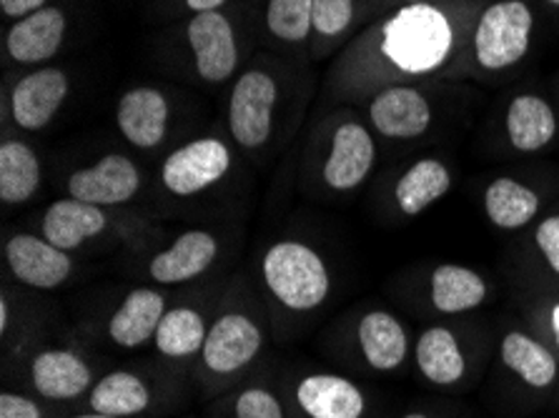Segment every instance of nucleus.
<instances>
[{"mask_svg":"<svg viewBox=\"0 0 559 418\" xmlns=\"http://www.w3.org/2000/svg\"><path fill=\"white\" fill-rule=\"evenodd\" d=\"M497 326L477 313L431 321L414 341V377L439 394L479 389L495 358Z\"/></svg>","mask_w":559,"mask_h":418,"instance_id":"nucleus-4","label":"nucleus"},{"mask_svg":"<svg viewBox=\"0 0 559 418\" xmlns=\"http://www.w3.org/2000/svg\"><path fill=\"white\" fill-rule=\"evenodd\" d=\"M437 88L421 83L386 85L367 98V123L377 139L396 146H409L437 131Z\"/></svg>","mask_w":559,"mask_h":418,"instance_id":"nucleus-17","label":"nucleus"},{"mask_svg":"<svg viewBox=\"0 0 559 418\" xmlns=\"http://www.w3.org/2000/svg\"><path fill=\"white\" fill-rule=\"evenodd\" d=\"M226 255V238L218 228L193 226L171 243L148 255L146 278L156 286H186L209 276Z\"/></svg>","mask_w":559,"mask_h":418,"instance_id":"nucleus-20","label":"nucleus"},{"mask_svg":"<svg viewBox=\"0 0 559 418\" xmlns=\"http://www.w3.org/2000/svg\"><path fill=\"white\" fill-rule=\"evenodd\" d=\"M98 366L75 348L48 346L31 356L28 383L48 404H71L86 398L98 383Z\"/></svg>","mask_w":559,"mask_h":418,"instance_id":"nucleus-23","label":"nucleus"},{"mask_svg":"<svg viewBox=\"0 0 559 418\" xmlns=\"http://www.w3.org/2000/svg\"><path fill=\"white\" fill-rule=\"evenodd\" d=\"M38 234L58 249L81 253L106 243H123L139 249L146 241L164 238V228L141 208H104L63 195V199L48 203L40 213Z\"/></svg>","mask_w":559,"mask_h":418,"instance_id":"nucleus-9","label":"nucleus"},{"mask_svg":"<svg viewBox=\"0 0 559 418\" xmlns=\"http://www.w3.org/2000/svg\"><path fill=\"white\" fill-rule=\"evenodd\" d=\"M174 366H156L154 371L114 369L98 379L86 396L88 411L118 418H143L168 408L179 394Z\"/></svg>","mask_w":559,"mask_h":418,"instance_id":"nucleus-16","label":"nucleus"},{"mask_svg":"<svg viewBox=\"0 0 559 418\" xmlns=\"http://www.w3.org/2000/svg\"><path fill=\"white\" fill-rule=\"evenodd\" d=\"M394 296L419 319L442 321L485 309L497 296V284L481 268L439 261L404 271Z\"/></svg>","mask_w":559,"mask_h":418,"instance_id":"nucleus-10","label":"nucleus"},{"mask_svg":"<svg viewBox=\"0 0 559 418\" xmlns=\"http://www.w3.org/2000/svg\"><path fill=\"white\" fill-rule=\"evenodd\" d=\"M269 344V309L249 276H234L222 288L206 344L191 369L203 396L214 398L247 381Z\"/></svg>","mask_w":559,"mask_h":418,"instance_id":"nucleus-2","label":"nucleus"},{"mask_svg":"<svg viewBox=\"0 0 559 418\" xmlns=\"http://www.w3.org/2000/svg\"><path fill=\"white\" fill-rule=\"evenodd\" d=\"M537 15L530 0H487L477 5L467 43L456 61L454 75H481L497 79L514 71L530 56L535 43Z\"/></svg>","mask_w":559,"mask_h":418,"instance_id":"nucleus-8","label":"nucleus"},{"mask_svg":"<svg viewBox=\"0 0 559 418\" xmlns=\"http://www.w3.org/2000/svg\"><path fill=\"white\" fill-rule=\"evenodd\" d=\"M264 28L276 46L304 48L313 38V0H266Z\"/></svg>","mask_w":559,"mask_h":418,"instance_id":"nucleus-34","label":"nucleus"},{"mask_svg":"<svg viewBox=\"0 0 559 418\" xmlns=\"http://www.w3.org/2000/svg\"><path fill=\"white\" fill-rule=\"evenodd\" d=\"M44 183V166L38 153L21 139H5L0 146V203L21 208L31 203Z\"/></svg>","mask_w":559,"mask_h":418,"instance_id":"nucleus-30","label":"nucleus"},{"mask_svg":"<svg viewBox=\"0 0 559 418\" xmlns=\"http://www.w3.org/2000/svg\"><path fill=\"white\" fill-rule=\"evenodd\" d=\"M512 291L520 321L559 356V288L512 284Z\"/></svg>","mask_w":559,"mask_h":418,"instance_id":"nucleus-33","label":"nucleus"},{"mask_svg":"<svg viewBox=\"0 0 559 418\" xmlns=\"http://www.w3.org/2000/svg\"><path fill=\"white\" fill-rule=\"evenodd\" d=\"M0 418H48L44 398H33L19 391L0 394Z\"/></svg>","mask_w":559,"mask_h":418,"instance_id":"nucleus-35","label":"nucleus"},{"mask_svg":"<svg viewBox=\"0 0 559 418\" xmlns=\"http://www.w3.org/2000/svg\"><path fill=\"white\" fill-rule=\"evenodd\" d=\"M282 396L289 418H379L377 396L344 373H294Z\"/></svg>","mask_w":559,"mask_h":418,"instance_id":"nucleus-15","label":"nucleus"},{"mask_svg":"<svg viewBox=\"0 0 559 418\" xmlns=\"http://www.w3.org/2000/svg\"><path fill=\"white\" fill-rule=\"evenodd\" d=\"M116 126L126 143L139 151H158L171 128V104L166 93L151 85L126 91L116 106Z\"/></svg>","mask_w":559,"mask_h":418,"instance_id":"nucleus-28","label":"nucleus"},{"mask_svg":"<svg viewBox=\"0 0 559 418\" xmlns=\"http://www.w3.org/2000/svg\"><path fill=\"white\" fill-rule=\"evenodd\" d=\"M68 93H71L68 73L56 65H40L21 75L8 91V116L21 131H44L63 108Z\"/></svg>","mask_w":559,"mask_h":418,"instance_id":"nucleus-25","label":"nucleus"},{"mask_svg":"<svg viewBox=\"0 0 559 418\" xmlns=\"http://www.w3.org/2000/svg\"><path fill=\"white\" fill-rule=\"evenodd\" d=\"M379 143L369 123L338 116L321 128L304 164V193L313 201H344L361 193L377 174Z\"/></svg>","mask_w":559,"mask_h":418,"instance_id":"nucleus-6","label":"nucleus"},{"mask_svg":"<svg viewBox=\"0 0 559 418\" xmlns=\"http://www.w3.org/2000/svg\"><path fill=\"white\" fill-rule=\"evenodd\" d=\"M209 418H289L282 391L251 373L239 386L216 396Z\"/></svg>","mask_w":559,"mask_h":418,"instance_id":"nucleus-31","label":"nucleus"},{"mask_svg":"<svg viewBox=\"0 0 559 418\" xmlns=\"http://www.w3.org/2000/svg\"><path fill=\"white\" fill-rule=\"evenodd\" d=\"M259 286L269 315L284 321L324 311L334 294V271L326 255L301 236H278L259 259Z\"/></svg>","mask_w":559,"mask_h":418,"instance_id":"nucleus-5","label":"nucleus"},{"mask_svg":"<svg viewBox=\"0 0 559 418\" xmlns=\"http://www.w3.org/2000/svg\"><path fill=\"white\" fill-rule=\"evenodd\" d=\"M48 0H0V11H3L5 19L21 21L25 15L40 11L46 8Z\"/></svg>","mask_w":559,"mask_h":418,"instance_id":"nucleus-37","label":"nucleus"},{"mask_svg":"<svg viewBox=\"0 0 559 418\" xmlns=\"http://www.w3.org/2000/svg\"><path fill=\"white\" fill-rule=\"evenodd\" d=\"M168 311V298L156 286H135L106 315V341L118 351H135L151 344Z\"/></svg>","mask_w":559,"mask_h":418,"instance_id":"nucleus-26","label":"nucleus"},{"mask_svg":"<svg viewBox=\"0 0 559 418\" xmlns=\"http://www.w3.org/2000/svg\"><path fill=\"white\" fill-rule=\"evenodd\" d=\"M236 174V156L218 135H201L168 153L158 168V195L181 208L226 199Z\"/></svg>","mask_w":559,"mask_h":418,"instance_id":"nucleus-11","label":"nucleus"},{"mask_svg":"<svg viewBox=\"0 0 559 418\" xmlns=\"http://www.w3.org/2000/svg\"><path fill=\"white\" fill-rule=\"evenodd\" d=\"M477 0H437L404 5L361 31L336 58L329 75L334 98L374 96L386 85L452 75L460 61Z\"/></svg>","mask_w":559,"mask_h":418,"instance_id":"nucleus-1","label":"nucleus"},{"mask_svg":"<svg viewBox=\"0 0 559 418\" xmlns=\"http://www.w3.org/2000/svg\"><path fill=\"white\" fill-rule=\"evenodd\" d=\"M555 408L559 411V394H557V401H555Z\"/></svg>","mask_w":559,"mask_h":418,"instance_id":"nucleus-42","label":"nucleus"},{"mask_svg":"<svg viewBox=\"0 0 559 418\" xmlns=\"http://www.w3.org/2000/svg\"><path fill=\"white\" fill-rule=\"evenodd\" d=\"M183 46L197 79L209 85L231 81L241 65L239 33L226 11L193 13L183 25Z\"/></svg>","mask_w":559,"mask_h":418,"instance_id":"nucleus-19","label":"nucleus"},{"mask_svg":"<svg viewBox=\"0 0 559 418\" xmlns=\"http://www.w3.org/2000/svg\"><path fill=\"white\" fill-rule=\"evenodd\" d=\"M559 356L524 326L516 313L497 321L495 358L485 377V401L504 418L555 408Z\"/></svg>","mask_w":559,"mask_h":418,"instance_id":"nucleus-3","label":"nucleus"},{"mask_svg":"<svg viewBox=\"0 0 559 418\" xmlns=\"http://www.w3.org/2000/svg\"><path fill=\"white\" fill-rule=\"evenodd\" d=\"M400 418H474L469 408L460 404H449V401H427V404L412 406Z\"/></svg>","mask_w":559,"mask_h":418,"instance_id":"nucleus-36","label":"nucleus"},{"mask_svg":"<svg viewBox=\"0 0 559 418\" xmlns=\"http://www.w3.org/2000/svg\"><path fill=\"white\" fill-rule=\"evenodd\" d=\"M3 261L8 276L33 291H58L81 271L79 255L58 249L38 230H11L3 241Z\"/></svg>","mask_w":559,"mask_h":418,"instance_id":"nucleus-18","label":"nucleus"},{"mask_svg":"<svg viewBox=\"0 0 559 418\" xmlns=\"http://www.w3.org/2000/svg\"><path fill=\"white\" fill-rule=\"evenodd\" d=\"M68 33V19L58 5L13 21L5 33V56L15 65H40L61 53Z\"/></svg>","mask_w":559,"mask_h":418,"instance_id":"nucleus-29","label":"nucleus"},{"mask_svg":"<svg viewBox=\"0 0 559 418\" xmlns=\"http://www.w3.org/2000/svg\"><path fill=\"white\" fill-rule=\"evenodd\" d=\"M329 336L334 338L329 356L359 377H404L414 366L417 336L402 315L386 306L369 303L346 311Z\"/></svg>","mask_w":559,"mask_h":418,"instance_id":"nucleus-7","label":"nucleus"},{"mask_svg":"<svg viewBox=\"0 0 559 418\" xmlns=\"http://www.w3.org/2000/svg\"><path fill=\"white\" fill-rule=\"evenodd\" d=\"M425 3H437V0H386V11H396V8H404V5H425Z\"/></svg>","mask_w":559,"mask_h":418,"instance_id":"nucleus-39","label":"nucleus"},{"mask_svg":"<svg viewBox=\"0 0 559 418\" xmlns=\"http://www.w3.org/2000/svg\"><path fill=\"white\" fill-rule=\"evenodd\" d=\"M542 5H545L549 13H557L559 15V0H542Z\"/></svg>","mask_w":559,"mask_h":418,"instance_id":"nucleus-41","label":"nucleus"},{"mask_svg":"<svg viewBox=\"0 0 559 418\" xmlns=\"http://www.w3.org/2000/svg\"><path fill=\"white\" fill-rule=\"evenodd\" d=\"M141 166L123 153H106L96 164L75 168L66 178V195L104 208H129L143 199Z\"/></svg>","mask_w":559,"mask_h":418,"instance_id":"nucleus-21","label":"nucleus"},{"mask_svg":"<svg viewBox=\"0 0 559 418\" xmlns=\"http://www.w3.org/2000/svg\"><path fill=\"white\" fill-rule=\"evenodd\" d=\"M278 106L282 83L274 68L251 65L236 79L226 106L228 135L234 146L249 158L261 160L276 153L278 146Z\"/></svg>","mask_w":559,"mask_h":418,"instance_id":"nucleus-12","label":"nucleus"},{"mask_svg":"<svg viewBox=\"0 0 559 418\" xmlns=\"http://www.w3.org/2000/svg\"><path fill=\"white\" fill-rule=\"evenodd\" d=\"M228 0H183L186 11L193 13H206V11H224Z\"/></svg>","mask_w":559,"mask_h":418,"instance_id":"nucleus-38","label":"nucleus"},{"mask_svg":"<svg viewBox=\"0 0 559 418\" xmlns=\"http://www.w3.org/2000/svg\"><path fill=\"white\" fill-rule=\"evenodd\" d=\"M510 259L512 284L559 288V208L547 211L535 226L516 234Z\"/></svg>","mask_w":559,"mask_h":418,"instance_id":"nucleus-27","label":"nucleus"},{"mask_svg":"<svg viewBox=\"0 0 559 418\" xmlns=\"http://www.w3.org/2000/svg\"><path fill=\"white\" fill-rule=\"evenodd\" d=\"M71 418H118V416H108V414H96V411H86V414H75Z\"/></svg>","mask_w":559,"mask_h":418,"instance_id":"nucleus-40","label":"nucleus"},{"mask_svg":"<svg viewBox=\"0 0 559 418\" xmlns=\"http://www.w3.org/2000/svg\"><path fill=\"white\" fill-rule=\"evenodd\" d=\"M218 298H222V291L214 298H186L181 303L168 306L154 336V348L160 361L179 371H191L197 366L211 321H214Z\"/></svg>","mask_w":559,"mask_h":418,"instance_id":"nucleus-22","label":"nucleus"},{"mask_svg":"<svg viewBox=\"0 0 559 418\" xmlns=\"http://www.w3.org/2000/svg\"><path fill=\"white\" fill-rule=\"evenodd\" d=\"M559 201V176L497 174L481 186L479 208L499 234H522Z\"/></svg>","mask_w":559,"mask_h":418,"instance_id":"nucleus-14","label":"nucleus"},{"mask_svg":"<svg viewBox=\"0 0 559 418\" xmlns=\"http://www.w3.org/2000/svg\"><path fill=\"white\" fill-rule=\"evenodd\" d=\"M456 170L444 156L427 153L412 158L386 178L384 186L374 193V206L381 220L392 226L409 224L431 206L447 199L454 189Z\"/></svg>","mask_w":559,"mask_h":418,"instance_id":"nucleus-13","label":"nucleus"},{"mask_svg":"<svg viewBox=\"0 0 559 418\" xmlns=\"http://www.w3.org/2000/svg\"><path fill=\"white\" fill-rule=\"evenodd\" d=\"M499 139L512 156H537L559 139V116L542 93L522 91L507 100L499 121Z\"/></svg>","mask_w":559,"mask_h":418,"instance_id":"nucleus-24","label":"nucleus"},{"mask_svg":"<svg viewBox=\"0 0 559 418\" xmlns=\"http://www.w3.org/2000/svg\"><path fill=\"white\" fill-rule=\"evenodd\" d=\"M367 11H386V0H313V53H326L357 31Z\"/></svg>","mask_w":559,"mask_h":418,"instance_id":"nucleus-32","label":"nucleus"},{"mask_svg":"<svg viewBox=\"0 0 559 418\" xmlns=\"http://www.w3.org/2000/svg\"><path fill=\"white\" fill-rule=\"evenodd\" d=\"M555 208H559V201H557V206H555Z\"/></svg>","mask_w":559,"mask_h":418,"instance_id":"nucleus-43","label":"nucleus"}]
</instances>
